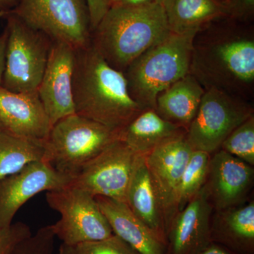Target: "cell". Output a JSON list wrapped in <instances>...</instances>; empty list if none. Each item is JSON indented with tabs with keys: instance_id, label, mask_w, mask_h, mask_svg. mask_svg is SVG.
<instances>
[{
	"instance_id": "cell-1",
	"label": "cell",
	"mask_w": 254,
	"mask_h": 254,
	"mask_svg": "<svg viewBox=\"0 0 254 254\" xmlns=\"http://www.w3.org/2000/svg\"><path fill=\"white\" fill-rule=\"evenodd\" d=\"M190 73L205 91L216 89L252 103L254 26L227 17L196 32Z\"/></svg>"
},
{
	"instance_id": "cell-2",
	"label": "cell",
	"mask_w": 254,
	"mask_h": 254,
	"mask_svg": "<svg viewBox=\"0 0 254 254\" xmlns=\"http://www.w3.org/2000/svg\"><path fill=\"white\" fill-rule=\"evenodd\" d=\"M75 113L121 131L143 109L130 96L125 74L110 66L91 43L75 50Z\"/></svg>"
},
{
	"instance_id": "cell-3",
	"label": "cell",
	"mask_w": 254,
	"mask_h": 254,
	"mask_svg": "<svg viewBox=\"0 0 254 254\" xmlns=\"http://www.w3.org/2000/svg\"><path fill=\"white\" fill-rule=\"evenodd\" d=\"M163 5H116L91 32V43L106 63L125 72L145 50L170 33Z\"/></svg>"
},
{
	"instance_id": "cell-4",
	"label": "cell",
	"mask_w": 254,
	"mask_h": 254,
	"mask_svg": "<svg viewBox=\"0 0 254 254\" xmlns=\"http://www.w3.org/2000/svg\"><path fill=\"white\" fill-rule=\"evenodd\" d=\"M196 32L170 31L125 70L128 93L143 110L155 109L159 93L190 73Z\"/></svg>"
},
{
	"instance_id": "cell-5",
	"label": "cell",
	"mask_w": 254,
	"mask_h": 254,
	"mask_svg": "<svg viewBox=\"0 0 254 254\" xmlns=\"http://www.w3.org/2000/svg\"><path fill=\"white\" fill-rule=\"evenodd\" d=\"M120 132L77 114L68 115L50 128L42 161L72 178L83 166L114 142Z\"/></svg>"
},
{
	"instance_id": "cell-6",
	"label": "cell",
	"mask_w": 254,
	"mask_h": 254,
	"mask_svg": "<svg viewBox=\"0 0 254 254\" xmlns=\"http://www.w3.org/2000/svg\"><path fill=\"white\" fill-rule=\"evenodd\" d=\"M8 32L1 87L16 93L38 91L53 41L7 11L0 13Z\"/></svg>"
},
{
	"instance_id": "cell-7",
	"label": "cell",
	"mask_w": 254,
	"mask_h": 254,
	"mask_svg": "<svg viewBox=\"0 0 254 254\" xmlns=\"http://www.w3.org/2000/svg\"><path fill=\"white\" fill-rule=\"evenodd\" d=\"M7 12L52 41L63 42L75 50L91 44V17L86 0H18L14 9Z\"/></svg>"
},
{
	"instance_id": "cell-8",
	"label": "cell",
	"mask_w": 254,
	"mask_h": 254,
	"mask_svg": "<svg viewBox=\"0 0 254 254\" xmlns=\"http://www.w3.org/2000/svg\"><path fill=\"white\" fill-rule=\"evenodd\" d=\"M46 196L50 208L60 214V220L51 226L63 245L73 247L114 235L95 197L88 192L67 186L47 191Z\"/></svg>"
},
{
	"instance_id": "cell-9",
	"label": "cell",
	"mask_w": 254,
	"mask_h": 254,
	"mask_svg": "<svg viewBox=\"0 0 254 254\" xmlns=\"http://www.w3.org/2000/svg\"><path fill=\"white\" fill-rule=\"evenodd\" d=\"M253 115L251 102L218 90H207L187 129V141L193 150L212 154L237 127Z\"/></svg>"
},
{
	"instance_id": "cell-10",
	"label": "cell",
	"mask_w": 254,
	"mask_h": 254,
	"mask_svg": "<svg viewBox=\"0 0 254 254\" xmlns=\"http://www.w3.org/2000/svg\"><path fill=\"white\" fill-rule=\"evenodd\" d=\"M140 155L119 139L88 162L71 179L68 187L126 202L128 185Z\"/></svg>"
},
{
	"instance_id": "cell-11",
	"label": "cell",
	"mask_w": 254,
	"mask_h": 254,
	"mask_svg": "<svg viewBox=\"0 0 254 254\" xmlns=\"http://www.w3.org/2000/svg\"><path fill=\"white\" fill-rule=\"evenodd\" d=\"M253 166L222 149L212 153L203 190L213 210L244 204L253 188Z\"/></svg>"
},
{
	"instance_id": "cell-12",
	"label": "cell",
	"mask_w": 254,
	"mask_h": 254,
	"mask_svg": "<svg viewBox=\"0 0 254 254\" xmlns=\"http://www.w3.org/2000/svg\"><path fill=\"white\" fill-rule=\"evenodd\" d=\"M70 181L43 161L29 164L0 180V228L11 225L18 210L34 195L64 188Z\"/></svg>"
},
{
	"instance_id": "cell-13",
	"label": "cell",
	"mask_w": 254,
	"mask_h": 254,
	"mask_svg": "<svg viewBox=\"0 0 254 254\" xmlns=\"http://www.w3.org/2000/svg\"><path fill=\"white\" fill-rule=\"evenodd\" d=\"M74 58L73 48L63 42L53 41L38 89L51 127L61 119L75 113L71 85Z\"/></svg>"
},
{
	"instance_id": "cell-14",
	"label": "cell",
	"mask_w": 254,
	"mask_h": 254,
	"mask_svg": "<svg viewBox=\"0 0 254 254\" xmlns=\"http://www.w3.org/2000/svg\"><path fill=\"white\" fill-rule=\"evenodd\" d=\"M193 150L185 134L162 143L145 155L163 206L166 230L169 222L177 213L179 185Z\"/></svg>"
},
{
	"instance_id": "cell-15",
	"label": "cell",
	"mask_w": 254,
	"mask_h": 254,
	"mask_svg": "<svg viewBox=\"0 0 254 254\" xmlns=\"http://www.w3.org/2000/svg\"><path fill=\"white\" fill-rule=\"evenodd\" d=\"M213 209L201 190L169 222L165 254H200L210 243Z\"/></svg>"
},
{
	"instance_id": "cell-16",
	"label": "cell",
	"mask_w": 254,
	"mask_h": 254,
	"mask_svg": "<svg viewBox=\"0 0 254 254\" xmlns=\"http://www.w3.org/2000/svg\"><path fill=\"white\" fill-rule=\"evenodd\" d=\"M0 123L11 134L39 142H44L51 128L38 91L16 93L2 87H0Z\"/></svg>"
},
{
	"instance_id": "cell-17",
	"label": "cell",
	"mask_w": 254,
	"mask_h": 254,
	"mask_svg": "<svg viewBox=\"0 0 254 254\" xmlns=\"http://www.w3.org/2000/svg\"><path fill=\"white\" fill-rule=\"evenodd\" d=\"M126 204L133 215L166 245V222L163 206L146 163L145 155H140L126 195Z\"/></svg>"
},
{
	"instance_id": "cell-18",
	"label": "cell",
	"mask_w": 254,
	"mask_h": 254,
	"mask_svg": "<svg viewBox=\"0 0 254 254\" xmlns=\"http://www.w3.org/2000/svg\"><path fill=\"white\" fill-rule=\"evenodd\" d=\"M211 242L239 253L254 254V202L213 210Z\"/></svg>"
},
{
	"instance_id": "cell-19",
	"label": "cell",
	"mask_w": 254,
	"mask_h": 254,
	"mask_svg": "<svg viewBox=\"0 0 254 254\" xmlns=\"http://www.w3.org/2000/svg\"><path fill=\"white\" fill-rule=\"evenodd\" d=\"M95 198L109 222L114 235L141 254H165V246L133 215L126 203L106 197Z\"/></svg>"
},
{
	"instance_id": "cell-20",
	"label": "cell",
	"mask_w": 254,
	"mask_h": 254,
	"mask_svg": "<svg viewBox=\"0 0 254 254\" xmlns=\"http://www.w3.org/2000/svg\"><path fill=\"white\" fill-rule=\"evenodd\" d=\"M205 92L199 82L189 73L159 93L155 110L164 120L187 131Z\"/></svg>"
},
{
	"instance_id": "cell-21",
	"label": "cell",
	"mask_w": 254,
	"mask_h": 254,
	"mask_svg": "<svg viewBox=\"0 0 254 254\" xmlns=\"http://www.w3.org/2000/svg\"><path fill=\"white\" fill-rule=\"evenodd\" d=\"M185 134V128L164 120L155 109L148 108L122 130L120 139L137 154L146 155L162 143Z\"/></svg>"
},
{
	"instance_id": "cell-22",
	"label": "cell",
	"mask_w": 254,
	"mask_h": 254,
	"mask_svg": "<svg viewBox=\"0 0 254 254\" xmlns=\"http://www.w3.org/2000/svg\"><path fill=\"white\" fill-rule=\"evenodd\" d=\"M163 6L173 33L198 31L215 20L227 17L220 0H164Z\"/></svg>"
},
{
	"instance_id": "cell-23",
	"label": "cell",
	"mask_w": 254,
	"mask_h": 254,
	"mask_svg": "<svg viewBox=\"0 0 254 254\" xmlns=\"http://www.w3.org/2000/svg\"><path fill=\"white\" fill-rule=\"evenodd\" d=\"M44 153L43 142L0 130V180L18 173L29 164L42 161Z\"/></svg>"
},
{
	"instance_id": "cell-24",
	"label": "cell",
	"mask_w": 254,
	"mask_h": 254,
	"mask_svg": "<svg viewBox=\"0 0 254 254\" xmlns=\"http://www.w3.org/2000/svg\"><path fill=\"white\" fill-rule=\"evenodd\" d=\"M211 154L193 150L182 175L177 191V212L185 208L204 187Z\"/></svg>"
},
{
	"instance_id": "cell-25",
	"label": "cell",
	"mask_w": 254,
	"mask_h": 254,
	"mask_svg": "<svg viewBox=\"0 0 254 254\" xmlns=\"http://www.w3.org/2000/svg\"><path fill=\"white\" fill-rule=\"evenodd\" d=\"M220 149L254 165V115L237 127L222 143Z\"/></svg>"
},
{
	"instance_id": "cell-26",
	"label": "cell",
	"mask_w": 254,
	"mask_h": 254,
	"mask_svg": "<svg viewBox=\"0 0 254 254\" xmlns=\"http://www.w3.org/2000/svg\"><path fill=\"white\" fill-rule=\"evenodd\" d=\"M68 247L69 254H141L117 235Z\"/></svg>"
},
{
	"instance_id": "cell-27",
	"label": "cell",
	"mask_w": 254,
	"mask_h": 254,
	"mask_svg": "<svg viewBox=\"0 0 254 254\" xmlns=\"http://www.w3.org/2000/svg\"><path fill=\"white\" fill-rule=\"evenodd\" d=\"M54 232L51 225L40 228L18 245L14 254H55Z\"/></svg>"
},
{
	"instance_id": "cell-28",
	"label": "cell",
	"mask_w": 254,
	"mask_h": 254,
	"mask_svg": "<svg viewBox=\"0 0 254 254\" xmlns=\"http://www.w3.org/2000/svg\"><path fill=\"white\" fill-rule=\"evenodd\" d=\"M32 235L31 227L23 222L0 228V254H14L18 245Z\"/></svg>"
},
{
	"instance_id": "cell-29",
	"label": "cell",
	"mask_w": 254,
	"mask_h": 254,
	"mask_svg": "<svg viewBox=\"0 0 254 254\" xmlns=\"http://www.w3.org/2000/svg\"><path fill=\"white\" fill-rule=\"evenodd\" d=\"M227 17L241 23H253L254 0H225Z\"/></svg>"
},
{
	"instance_id": "cell-30",
	"label": "cell",
	"mask_w": 254,
	"mask_h": 254,
	"mask_svg": "<svg viewBox=\"0 0 254 254\" xmlns=\"http://www.w3.org/2000/svg\"><path fill=\"white\" fill-rule=\"evenodd\" d=\"M91 17V30L98 26L111 7L110 0H86Z\"/></svg>"
},
{
	"instance_id": "cell-31",
	"label": "cell",
	"mask_w": 254,
	"mask_h": 254,
	"mask_svg": "<svg viewBox=\"0 0 254 254\" xmlns=\"http://www.w3.org/2000/svg\"><path fill=\"white\" fill-rule=\"evenodd\" d=\"M8 32L5 28L4 31L0 35V87L2 83L3 74L5 67V53H6V41H7Z\"/></svg>"
},
{
	"instance_id": "cell-32",
	"label": "cell",
	"mask_w": 254,
	"mask_h": 254,
	"mask_svg": "<svg viewBox=\"0 0 254 254\" xmlns=\"http://www.w3.org/2000/svg\"><path fill=\"white\" fill-rule=\"evenodd\" d=\"M200 254H245L239 253L218 244L211 242Z\"/></svg>"
},
{
	"instance_id": "cell-33",
	"label": "cell",
	"mask_w": 254,
	"mask_h": 254,
	"mask_svg": "<svg viewBox=\"0 0 254 254\" xmlns=\"http://www.w3.org/2000/svg\"><path fill=\"white\" fill-rule=\"evenodd\" d=\"M156 2L155 0H120V4L124 6H143Z\"/></svg>"
},
{
	"instance_id": "cell-34",
	"label": "cell",
	"mask_w": 254,
	"mask_h": 254,
	"mask_svg": "<svg viewBox=\"0 0 254 254\" xmlns=\"http://www.w3.org/2000/svg\"><path fill=\"white\" fill-rule=\"evenodd\" d=\"M18 0H0V13L14 9Z\"/></svg>"
},
{
	"instance_id": "cell-35",
	"label": "cell",
	"mask_w": 254,
	"mask_h": 254,
	"mask_svg": "<svg viewBox=\"0 0 254 254\" xmlns=\"http://www.w3.org/2000/svg\"><path fill=\"white\" fill-rule=\"evenodd\" d=\"M56 254H69L68 246L62 244V245L60 246V247L59 252Z\"/></svg>"
},
{
	"instance_id": "cell-36",
	"label": "cell",
	"mask_w": 254,
	"mask_h": 254,
	"mask_svg": "<svg viewBox=\"0 0 254 254\" xmlns=\"http://www.w3.org/2000/svg\"><path fill=\"white\" fill-rule=\"evenodd\" d=\"M110 3H111V6H116L120 4V0H110Z\"/></svg>"
},
{
	"instance_id": "cell-37",
	"label": "cell",
	"mask_w": 254,
	"mask_h": 254,
	"mask_svg": "<svg viewBox=\"0 0 254 254\" xmlns=\"http://www.w3.org/2000/svg\"><path fill=\"white\" fill-rule=\"evenodd\" d=\"M163 1L164 0H155V1H156L157 3L161 5H163Z\"/></svg>"
},
{
	"instance_id": "cell-38",
	"label": "cell",
	"mask_w": 254,
	"mask_h": 254,
	"mask_svg": "<svg viewBox=\"0 0 254 254\" xmlns=\"http://www.w3.org/2000/svg\"><path fill=\"white\" fill-rule=\"evenodd\" d=\"M0 130H4V127H2L1 123H0Z\"/></svg>"
},
{
	"instance_id": "cell-39",
	"label": "cell",
	"mask_w": 254,
	"mask_h": 254,
	"mask_svg": "<svg viewBox=\"0 0 254 254\" xmlns=\"http://www.w3.org/2000/svg\"><path fill=\"white\" fill-rule=\"evenodd\" d=\"M220 1H221L222 3H224V1H225V0H220Z\"/></svg>"
}]
</instances>
